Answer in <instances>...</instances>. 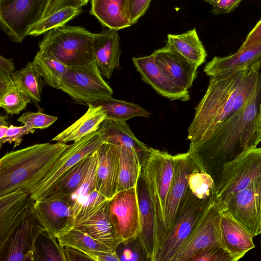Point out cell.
Here are the masks:
<instances>
[{"label":"cell","mask_w":261,"mask_h":261,"mask_svg":"<svg viewBox=\"0 0 261 261\" xmlns=\"http://www.w3.org/2000/svg\"><path fill=\"white\" fill-rule=\"evenodd\" d=\"M261 99V63L255 88L244 106L207 138L190 144L188 153L198 169L215 182L223 165L261 142L258 110Z\"/></svg>","instance_id":"6da1fadb"},{"label":"cell","mask_w":261,"mask_h":261,"mask_svg":"<svg viewBox=\"0 0 261 261\" xmlns=\"http://www.w3.org/2000/svg\"><path fill=\"white\" fill-rule=\"evenodd\" d=\"M261 57L251 64L210 76L208 86L195 108L187 139L195 143L209 137L245 105L254 91Z\"/></svg>","instance_id":"7a4b0ae2"},{"label":"cell","mask_w":261,"mask_h":261,"mask_svg":"<svg viewBox=\"0 0 261 261\" xmlns=\"http://www.w3.org/2000/svg\"><path fill=\"white\" fill-rule=\"evenodd\" d=\"M69 146L44 143L6 153L0 160V196L15 190L29 193Z\"/></svg>","instance_id":"3957f363"},{"label":"cell","mask_w":261,"mask_h":261,"mask_svg":"<svg viewBox=\"0 0 261 261\" xmlns=\"http://www.w3.org/2000/svg\"><path fill=\"white\" fill-rule=\"evenodd\" d=\"M141 173L154 211L157 252L166 235L165 209L173 178V155L150 147L141 164Z\"/></svg>","instance_id":"277c9868"},{"label":"cell","mask_w":261,"mask_h":261,"mask_svg":"<svg viewBox=\"0 0 261 261\" xmlns=\"http://www.w3.org/2000/svg\"><path fill=\"white\" fill-rule=\"evenodd\" d=\"M94 33L80 26L64 25L44 34L39 51L50 55L68 67L88 64L93 61Z\"/></svg>","instance_id":"5b68a950"},{"label":"cell","mask_w":261,"mask_h":261,"mask_svg":"<svg viewBox=\"0 0 261 261\" xmlns=\"http://www.w3.org/2000/svg\"><path fill=\"white\" fill-rule=\"evenodd\" d=\"M213 201V196L206 199L199 198L188 187L174 223L158 249L154 261H173L180 248Z\"/></svg>","instance_id":"8992f818"},{"label":"cell","mask_w":261,"mask_h":261,"mask_svg":"<svg viewBox=\"0 0 261 261\" xmlns=\"http://www.w3.org/2000/svg\"><path fill=\"white\" fill-rule=\"evenodd\" d=\"M261 176V147L243 151L235 159L224 164L215 183L214 202L221 211L227 200Z\"/></svg>","instance_id":"52a82bcc"},{"label":"cell","mask_w":261,"mask_h":261,"mask_svg":"<svg viewBox=\"0 0 261 261\" xmlns=\"http://www.w3.org/2000/svg\"><path fill=\"white\" fill-rule=\"evenodd\" d=\"M58 89L74 101L86 104L111 97L113 93L95 60L85 65L68 67Z\"/></svg>","instance_id":"ba28073f"},{"label":"cell","mask_w":261,"mask_h":261,"mask_svg":"<svg viewBox=\"0 0 261 261\" xmlns=\"http://www.w3.org/2000/svg\"><path fill=\"white\" fill-rule=\"evenodd\" d=\"M49 0H0L1 29L12 42L20 43L40 20Z\"/></svg>","instance_id":"9c48e42d"},{"label":"cell","mask_w":261,"mask_h":261,"mask_svg":"<svg viewBox=\"0 0 261 261\" xmlns=\"http://www.w3.org/2000/svg\"><path fill=\"white\" fill-rule=\"evenodd\" d=\"M105 140L103 132L99 128L69 145L51 170L29 191L31 198L35 201L39 200L62 175L83 159L96 151Z\"/></svg>","instance_id":"30bf717a"},{"label":"cell","mask_w":261,"mask_h":261,"mask_svg":"<svg viewBox=\"0 0 261 261\" xmlns=\"http://www.w3.org/2000/svg\"><path fill=\"white\" fill-rule=\"evenodd\" d=\"M221 212L228 213L253 237L261 233V176L232 195Z\"/></svg>","instance_id":"8fae6325"},{"label":"cell","mask_w":261,"mask_h":261,"mask_svg":"<svg viewBox=\"0 0 261 261\" xmlns=\"http://www.w3.org/2000/svg\"><path fill=\"white\" fill-rule=\"evenodd\" d=\"M221 211L213 201L180 248L173 261L189 260L203 249L221 247L220 223Z\"/></svg>","instance_id":"7c38bea8"},{"label":"cell","mask_w":261,"mask_h":261,"mask_svg":"<svg viewBox=\"0 0 261 261\" xmlns=\"http://www.w3.org/2000/svg\"><path fill=\"white\" fill-rule=\"evenodd\" d=\"M109 214L118 236L125 240L141 232L137 185L117 192L110 200Z\"/></svg>","instance_id":"4fadbf2b"},{"label":"cell","mask_w":261,"mask_h":261,"mask_svg":"<svg viewBox=\"0 0 261 261\" xmlns=\"http://www.w3.org/2000/svg\"><path fill=\"white\" fill-rule=\"evenodd\" d=\"M34 203L29 193L20 190L0 196V251L32 214Z\"/></svg>","instance_id":"5bb4252c"},{"label":"cell","mask_w":261,"mask_h":261,"mask_svg":"<svg viewBox=\"0 0 261 261\" xmlns=\"http://www.w3.org/2000/svg\"><path fill=\"white\" fill-rule=\"evenodd\" d=\"M44 231L32 211L0 251L1 261L35 260V243Z\"/></svg>","instance_id":"9a60e30c"},{"label":"cell","mask_w":261,"mask_h":261,"mask_svg":"<svg viewBox=\"0 0 261 261\" xmlns=\"http://www.w3.org/2000/svg\"><path fill=\"white\" fill-rule=\"evenodd\" d=\"M198 169L188 152L173 155V174L165 209V237L171 228L188 187L190 174Z\"/></svg>","instance_id":"2e32d148"},{"label":"cell","mask_w":261,"mask_h":261,"mask_svg":"<svg viewBox=\"0 0 261 261\" xmlns=\"http://www.w3.org/2000/svg\"><path fill=\"white\" fill-rule=\"evenodd\" d=\"M152 54L173 85L179 91L189 95L188 89L197 76L198 67L167 43Z\"/></svg>","instance_id":"e0dca14e"},{"label":"cell","mask_w":261,"mask_h":261,"mask_svg":"<svg viewBox=\"0 0 261 261\" xmlns=\"http://www.w3.org/2000/svg\"><path fill=\"white\" fill-rule=\"evenodd\" d=\"M109 201L110 200H106L88 215L76 219L73 227L116 251L118 245L123 240L117 234L111 220Z\"/></svg>","instance_id":"ac0fdd59"},{"label":"cell","mask_w":261,"mask_h":261,"mask_svg":"<svg viewBox=\"0 0 261 261\" xmlns=\"http://www.w3.org/2000/svg\"><path fill=\"white\" fill-rule=\"evenodd\" d=\"M33 213L50 235L56 237L72 228L69 198L35 201Z\"/></svg>","instance_id":"d6986e66"},{"label":"cell","mask_w":261,"mask_h":261,"mask_svg":"<svg viewBox=\"0 0 261 261\" xmlns=\"http://www.w3.org/2000/svg\"><path fill=\"white\" fill-rule=\"evenodd\" d=\"M133 62L142 80L161 96L173 100L188 101L190 95L179 91L170 81L158 64L154 55L133 57Z\"/></svg>","instance_id":"ffe728a7"},{"label":"cell","mask_w":261,"mask_h":261,"mask_svg":"<svg viewBox=\"0 0 261 261\" xmlns=\"http://www.w3.org/2000/svg\"><path fill=\"white\" fill-rule=\"evenodd\" d=\"M96 189L108 199L117 193L119 153L117 145L105 142L97 150Z\"/></svg>","instance_id":"44dd1931"},{"label":"cell","mask_w":261,"mask_h":261,"mask_svg":"<svg viewBox=\"0 0 261 261\" xmlns=\"http://www.w3.org/2000/svg\"><path fill=\"white\" fill-rule=\"evenodd\" d=\"M94 58L102 75L110 79L115 69L121 68L120 36L118 31L103 29L94 33Z\"/></svg>","instance_id":"7402d4cb"},{"label":"cell","mask_w":261,"mask_h":261,"mask_svg":"<svg viewBox=\"0 0 261 261\" xmlns=\"http://www.w3.org/2000/svg\"><path fill=\"white\" fill-rule=\"evenodd\" d=\"M221 247L227 251L236 261L255 247L253 236L228 213L221 212Z\"/></svg>","instance_id":"603a6c76"},{"label":"cell","mask_w":261,"mask_h":261,"mask_svg":"<svg viewBox=\"0 0 261 261\" xmlns=\"http://www.w3.org/2000/svg\"><path fill=\"white\" fill-rule=\"evenodd\" d=\"M137 190L141 229L139 237L147 251L149 260L154 261L156 253L154 214L141 172L137 181Z\"/></svg>","instance_id":"cb8c5ba5"},{"label":"cell","mask_w":261,"mask_h":261,"mask_svg":"<svg viewBox=\"0 0 261 261\" xmlns=\"http://www.w3.org/2000/svg\"><path fill=\"white\" fill-rule=\"evenodd\" d=\"M127 4L128 0H91L90 14L103 27L119 31L132 25Z\"/></svg>","instance_id":"d4e9b609"},{"label":"cell","mask_w":261,"mask_h":261,"mask_svg":"<svg viewBox=\"0 0 261 261\" xmlns=\"http://www.w3.org/2000/svg\"><path fill=\"white\" fill-rule=\"evenodd\" d=\"M87 105L88 110L81 117L51 140L64 143L74 142L99 129L102 122L106 119V113L100 106L92 103Z\"/></svg>","instance_id":"484cf974"},{"label":"cell","mask_w":261,"mask_h":261,"mask_svg":"<svg viewBox=\"0 0 261 261\" xmlns=\"http://www.w3.org/2000/svg\"><path fill=\"white\" fill-rule=\"evenodd\" d=\"M99 128L104 133L105 142L136 150L141 164L148 155L150 147L135 137L126 122L106 119L102 122Z\"/></svg>","instance_id":"4316f807"},{"label":"cell","mask_w":261,"mask_h":261,"mask_svg":"<svg viewBox=\"0 0 261 261\" xmlns=\"http://www.w3.org/2000/svg\"><path fill=\"white\" fill-rule=\"evenodd\" d=\"M91 157V154L66 171L38 201L69 198L81 184L89 166Z\"/></svg>","instance_id":"83f0119b"},{"label":"cell","mask_w":261,"mask_h":261,"mask_svg":"<svg viewBox=\"0 0 261 261\" xmlns=\"http://www.w3.org/2000/svg\"><path fill=\"white\" fill-rule=\"evenodd\" d=\"M166 43L197 67L205 61L206 51L195 28L181 34H168Z\"/></svg>","instance_id":"f1b7e54d"},{"label":"cell","mask_w":261,"mask_h":261,"mask_svg":"<svg viewBox=\"0 0 261 261\" xmlns=\"http://www.w3.org/2000/svg\"><path fill=\"white\" fill-rule=\"evenodd\" d=\"M261 57V43L225 57H214L203 71L208 76L246 66Z\"/></svg>","instance_id":"f546056e"},{"label":"cell","mask_w":261,"mask_h":261,"mask_svg":"<svg viewBox=\"0 0 261 261\" xmlns=\"http://www.w3.org/2000/svg\"><path fill=\"white\" fill-rule=\"evenodd\" d=\"M117 146L119 153L118 192L137 185L141 172V163L136 150Z\"/></svg>","instance_id":"4dcf8cb0"},{"label":"cell","mask_w":261,"mask_h":261,"mask_svg":"<svg viewBox=\"0 0 261 261\" xmlns=\"http://www.w3.org/2000/svg\"><path fill=\"white\" fill-rule=\"evenodd\" d=\"M11 77L19 92L31 100L41 101V93L45 83L33 61L29 62L24 68L15 71Z\"/></svg>","instance_id":"1f68e13d"},{"label":"cell","mask_w":261,"mask_h":261,"mask_svg":"<svg viewBox=\"0 0 261 261\" xmlns=\"http://www.w3.org/2000/svg\"><path fill=\"white\" fill-rule=\"evenodd\" d=\"M100 106L106 119L126 122L135 117H149L150 113L137 104L110 97L90 103Z\"/></svg>","instance_id":"d6a6232c"},{"label":"cell","mask_w":261,"mask_h":261,"mask_svg":"<svg viewBox=\"0 0 261 261\" xmlns=\"http://www.w3.org/2000/svg\"><path fill=\"white\" fill-rule=\"evenodd\" d=\"M57 238L62 248L68 247L79 250L90 257L92 260L96 261V254L97 252L112 250L74 227L58 235Z\"/></svg>","instance_id":"836d02e7"},{"label":"cell","mask_w":261,"mask_h":261,"mask_svg":"<svg viewBox=\"0 0 261 261\" xmlns=\"http://www.w3.org/2000/svg\"><path fill=\"white\" fill-rule=\"evenodd\" d=\"M97 165V150L91 154V161L85 177L77 190L70 198L71 223L74 226L76 217L88 195L96 189V173Z\"/></svg>","instance_id":"e575fe53"},{"label":"cell","mask_w":261,"mask_h":261,"mask_svg":"<svg viewBox=\"0 0 261 261\" xmlns=\"http://www.w3.org/2000/svg\"><path fill=\"white\" fill-rule=\"evenodd\" d=\"M33 62L45 84L58 89L68 67L54 56L39 50Z\"/></svg>","instance_id":"d590c367"},{"label":"cell","mask_w":261,"mask_h":261,"mask_svg":"<svg viewBox=\"0 0 261 261\" xmlns=\"http://www.w3.org/2000/svg\"><path fill=\"white\" fill-rule=\"evenodd\" d=\"M82 10L73 7H66L57 10L39 20L32 26L28 35L38 36L55 28L65 25L77 16Z\"/></svg>","instance_id":"8d00e7d4"},{"label":"cell","mask_w":261,"mask_h":261,"mask_svg":"<svg viewBox=\"0 0 261 261\" xmlns=\"http://www.w3.org/2000/svg\"><path fill=\"white\" fill-rule=\"evenodd\" d=\"M116 252L120 261H149L139 235L122 241L118 245Z\"/></svg>","instance_id":"74e56055"},{"label":"cell","mask_w":261,"mask_h":261,"mask_svg":"<svg viewBox=\"0 0 261 261\" xmlns=\"http://www.w3.org/2000/svg\"><path fill=\"white\" fill-rule=\"evenodd\" d=\"M45 239L40 241L39 247L35 246V260H64L63 248L56 237L44 231Z\"/></svg>","instance_id":"f35d334b"},{"label":"cell","mask_w":261,"mask_h":261,"mask_svg":"<svg viewBox=\"0 0 261 261\" xmlns=\"http://www.w3.org/2000/svg\"><path fill=\"white\" fill-rule=\"evenodd\" d=\"M31 99L12 87L0 93V107L8 114H18L26 107Z\"/></svg>","instance_id":"ab89813d"},{"label":"cell","mask_w":261,"mask_h":261,"mask_svg":"<svg viewBox=\"0 0 261 261\" xmlns=\"http://www.w3.org/2000/svg\"><path fill=\"white\" fill-rule=\"evenodd\" d=\"M188 187L197 197L206 199L213 196L215 182L210 175L197 169L190 174Z\"/></svg>","instance_id":"60d3db41"},{"label":"cell","mask_w":261,"mask_h":261,"mask_svg":"<svg viewBox=\"0 0 261 261\" xmlns=\"http://www.w3.org/2000/svg\"><path fill=\"white\" fill-rule=\"evenodd\" d=\"M58 117L45 114L41 112H27L23 113L18 119L17 121L25 125L32 129H43L53 124Z\"/></svg>","instance_id":"b9f144b4"},{"label":"cell","mask_w":261,"mask_h":261,"mask_svg":"<svg viewBox=\"0 0 261 261\" xmlns=\"http://www.w3.org/2000/svg\"><path fill=\"white\" fill-rule=\"evenodd\" d=\"M189 261H236V260L223 248L219 246H213L200 250Z\"/></svg>","instance_id":"7bdbcfd3"},{"label":"cell","mask_w":261,"mask_h":261,"mask_svg":"<svg viewBox=\"0 0 261 261\" xmlns=\"http://www.w3.org/2000/svg\"><path fill=\"white\" fill-rule=\"evenodd\" d=\"M107 200L109 199L95 189L84 201L76 220L88 215Z\"/></svg>","instance_id":"ee69618b"},{"label":"cell","mask_w":261,"mask_h":261,"mask_svg":"<svg viewBox=\"0 0 261 261\" xmlns=\"http://www.w3.org/2000/svg\"><path fill=\"white\" fill-rule=\"evenodd\" d=\"M152 0H128L127 15L132 25L138 22L148 9Z\"/></svg>","instance_id":"f6af8a7d"},{"label":"cell","mask_w":261,"mask_h":261,"mask_svg":"<svg viewBox=\"0 0 261 261\" xmlns=\"http://www.w3.org/2000/svg\"><path fill=\"white\" fill-rule=\"evenodd\" d=\"M89 1V0H49L41 19L64 8L73 7L81 9L87 5Z\"/></svg>","instance_id":"bcb514c9"},{"label":"cell","mask_w":261,"mask_h":261,"mask_svg":"<svg viewBox=\"0 0 261 261\" xmlns=\"http://www.w3.org/2000/svg\"><path fill=\"white\" fill-rule=\"evenodd\" d=\"M35 130L32 129L25 125L20 126H15L10 125L6 132L5 137L3 141V144L8 142L10 144L14 143V147L19 146L22 142V137L29 133H34Z\"/></svg>","instance_id":"7dc6e473"},{"label":"cell","mask_w":261,"mask_h":261,"mask_svg":"<svg viewBox=\"0 0 261 261\" xmlns=\"http://www.w3.org/2000/svg\"><path fill=\"white\" fill-rule=\"evenodd\" d=\"M260 43H261V19L248 33L238 50H243Z\"/></svg>","instance_id":"c3c4849f"},{"label":"cell","mask_w":261,"mask_h":261,"mask_svg":"<svg viewBox=\"0 0 261 261\" xmlns=\"http://www.w3.org/2000/svg\"><path fill=\"white\" fill-rule=\"evenodd\" d=\"M243 0H219L213 6L212 13L214 15L228 14L234 11Z\"/></svg>","instance_id":"681fc988"},{"label":"cell","mask_w":261,"mask_h":261,"mask_svg":"<svg viewBox=\"0 0 261 261\" xmlns=\"http://www.w3.org/2000/svg\"><path fill=\"white\" fill-rule=\"evenodd\" d=\"M63 248L65 260H92L90 257L79 250L68 247H64Z\"/></svg>","instance_id":"f907efd6"},{"label":"cell","mask_w":261,"mask_h":261,"mask_svg":"<svg viewBox=\"0 0 261 261\" xmlns=\"http://www.w3.org/2000/svg\"><path fill=\"white\" fill-rule=\"evenodd\" d=\"M15 67L13 59H8L0 56V72L11 75Z\"/></svg>","instance_id":"816d5d0a"},{"label":"cell","mask_w":261,"mask_h":261,"mask_svg":"<svg viewBox=\"0 0 261 261\" xmlns=\"http://www.w3.org/2000/svg\"><path fill=\"white\" fill-rule=\"evenodd\" d=\"M96 261H120L115 251L108 250L98 251L96 254Z\"/></svg>","instance_id":"f5cc1de1"},{"label":"cell","mask_w":261,"mask_h":261,"mask_svg":"<svg viewBox=\"0 0 261 261\" xmlns=\"http://www.w3.org/2000/svg\"><path fill=\"white\" fill-rule=\"evenodd\" d=\"M7 117L0 116V147L2 146V142L5 137L6 132L9 128Z\"/></svg>","instance_id":"db71d44e"},{"label":"cell","mask_w":261,"mask_h":261,"mask_svg":"<svg viewBox=\"0 0 261 261\" xmlns=\"http://www.w3.org/2000/svg\"><path fill=\"white\" fill-rule=\"evenodd\" d=\"M205 2L212 6L215 5L219 0H204Z\"/></svg>","instance_id":"11a10c76"},{"label":"cell","mask_w":261,"mask_h":261,"mask_svg":"<svg viewBox=\"0 0 261 261\" xmlns=\"http://www.w3.org/2000/svg\"><path fill=\"white\" fill-rule=\"evenodd\" d=\"M258 118L259 121L260 123V125L261 126V99L259 103V110H258Z\"/></svg>","instance_id":"9f6ffc18"}]
</instances>
